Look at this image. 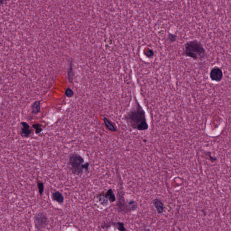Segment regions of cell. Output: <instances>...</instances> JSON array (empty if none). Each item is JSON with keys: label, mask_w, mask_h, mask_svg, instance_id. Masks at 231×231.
Instances as JSON below:
<instances>
[{"label": "cell", "mask_w": 231, "mask_h": 231, "mask_svg": "<svg viewBox=\"0 0 231 231\" xmlns=\"http://www.w3.org/2000/svg\"><path fill=\"white\" fill-rule=\"evenodd\" d=\"M125 121L132 128L138 131H144L148 124L144 110L135 98L132 107L124 116Z\"/></svg>", "instance_id": "6da1fadb"}, {"label": "cell", "mask_w": 231, "mask_h": 231, "mask_svg": "<svg viewBox=\"0 0 231 231\" xmlns=\"http://www.w3.org/2000/svg\"><path fill=\"white\" fill-rule=\"evenodd\" d=\"M183 54L195 60H203L206 56V51L202 43L196 40L190 41L185 43Z\"/></svg>", "instance_id": "7a4b0ae2"}, {"label": "cell", "mask_w": 231, "mask_h": 231, "mask_svg": "<svg viewBox=\"0 0 231 231\" xmlns=\"http://www.w3.org/2000/svg\"><path fill=\"white\" fill-rule=\"evenodd\" d=\"M90 163H84V159L78 153H73L69 156V167L72 172L77 176H81L84 171H88Z\"/></svg>", "instance_id": "3957f363"}, {"label": "cell", "mask_w": 231, "mask_h": 231, "mask_svg": "<svg viewBox=\"0 0 231 231\" xmlns=\"http://www.w3.org/2000/svg\"><path fill=\"white\" fill-rule=\"evenodd\" d=\"M49 220L47 214L44 212L40 211L36 214L34 217V224L37 230H43L49 225Z\"/></svg>", "instance_id": "277c9868"}, {"label": "cell", "mask_w": 231, "mask_h": 231, "mask_svg": "<svg viewBox=\"0 0 231 231\" xmlns=\"http://www.w3.org/2000/svg\"><path fill=\"white\" fill-rule=\"evenodd\" d=\"M210 75L212 81L219 82L222 80L223 72L220 68L218 66H215L211 70Z\"/></svg>", "instance_id": "5b68a950"}, {"label": "cell", "mask_w": 231, "mask_h": 231, "mask_svg": "<svg viewBox=\"0 0 231 231\" xmlns=\"http://www.w3.org/2000/svg\"><path fill=\"white\" fill-rule=\"evenodd\" d=\"M21 134L23 137H28L31 134L32 131L30 129V125L26 122H22L21 123Z\"/></svg>", "instance_id": "8992f818"}, {"label": "cell", "mask_w": 231, "mask_h": 231, "mask_svg": "<svg viewBox=\"0 0 231 231\" xmlns=\"http://www.w3.org/2000/svg\"><path fill=\"white\" fill-rule=\"evenodd\" d=\"M52 198L53 201L57 202L60 204L63 203L64 201V197L62 193L59 191H56L52 193Z\"/></svg>", "instance_id": "52a82bcc"}, {"label": "cell", "mask_w": 231, "mask_h": 231, "mask_svg": "<svg viewBox=\"0 0 231 231\" xmlns=\"http://www.w3.org/2000/svg\"><path fill=\"white\" fill-rule=\"evenodd\" d=\"M153 204H154L155 208H156V210L159 214H162L164 210V206L163 203L159 199H155L153 201Z\"/></svg>", "instance_id": "ba28073f"}, {"label": "cell", "mask_w": 231, "mask_h": 231, "mask_svg": "<svg viewBox=\"0 0 231 231\" xmlns=\"http://www.w3.org/2000/svg\"><path fill=\"white\" fill-rule=\"evenodd\" d=\"M103 120L104 124H105V126L107 127V129H109V131H116V130L115 126L110 122L109 119L105 117V118H103Z\"/></svg>", "instance_id": "9c48e42d"}, {"label": "cell", "mask_w": 231, "mask_h": 231, "mask_svg": "<svg viewBox=\"0 0 231 231\" xmlns=\"http://www.w3.org/2000/svg\"><path fill=\"white\" fill-rule=\"evenodd\" d=\"M33 113L37 114L40 109V101H36L32 104L31 107Z\"/></svg>", "instance_id": "30bf717a"}, {"label": "cell", "mask_w": 231, "mask_h": 231, "mask_svg": "<svg viewBox=\"0 0 231 231\" xmlns=\"http://www.w3.org/2000/svg\"><path fill=\"white\" fill-rule=\"evenodd\" d=\"M106 196L111 202L115 201L116 197L112 189H109L106 194Z\"/></svg>", "instance_id": "8fae6325"}, {"label": "cell", "mask_w": 231, "mask_h": 231, "mask_svg": "<svg viewBox=\"0 0 231 231\" xmlns=\"http://www.w3.org/2000/svg\"><path fill=\"white\" fill-rule=\"evenodd\" d=\"M98 198L99 201H100V203L102 205L105 206V205H107V204H108V198L106 197V195H100L98 196Z\"/></svg>", "instance_id": "7c38bea8"}, {"label": "cell", "mask_w": 231, "mask_h": 231, "mask_svg": "<svg viewBox=\"0 0 231 231\" xmlns=\"http://www.w3.org/2000/svg\"><path fill=\"white\" fill-rule=\"evenodd\" d=\"M37 185H38L39 193L41 195H42L44 191V184L42 182H38Z\"/></svg>", "instance_id": "4fadbf2b"}, {"label": "cell", "mask_w": 231, "mask_h": 231, "mask_svg": "<svg viewBox=\"0 0 231 231\" xmlns=\"http://www.w3.org/2000/svg\"><path fill=\"white\" fill-rule=\"evenodd\" d=\"M177 39V36L175 34L172 33H169L168 35V40L170 42L174 43L176 41Z\"/></svg>", "instance_id": "5bb4252c"}, {"label": "cell", "mask_w": 231, "mask_h": 231, "mask_svg": "<svg viewBox=\"0 0 231 231\" xmlns=\"http://www.w3.org/2000/svg\"><path fill=\"white\" fill-rule=\"evenodd\" d=\"M33 127L35 130V132L36 134H39L42 131V128L41 127L40 125L39 124L33 125Z\"/></svg>", "instance_id": "9a60e30c"}, {"label": "cell", "mask_w": 231, "mask_h": 231, "mask_svg": "<svg viewBox=\"0 0 231 231\" xmlns=\"http://www.w3.org/2000/svg\"><path fill=\"white\" fill-rule=\"evenodd\" d=\"M116 225H117V229H118V230H126L125 229V228L124 224L123 223H116Z\"/></svg>", "instance_id": "2e32d148"}, {"label": "cell", "mask_w": 231, "mask_h": 231, "mask_svg": "<svg viewBox=\"0 0 231 231\" xmlns=\"http://www.w3.org/2000/svg\"><path fill=\"white\" fill-rule=\"evenodd\" d=\"M65 95L69 98H71L73 96V91L70 88H68L65 91Z\"/></svg>", "instance_id": "e0dca14e"}, {"label": "cell", "mask_w": 231, "mask_h": 231, "mask_svg": "<svg viewBox=\"0 0 231 231\" xmlns=\"http://www.w3.org/2000/svg\"><path fill=\"white\" fill-rule=\"evenodd\" d=\"M145 55L148 58H151L153 57L154 53H153V51L152 50L149 49L145 52Z\"/></svg>", "instance_id": "ac0fdd59"}, {"label": "cell", "mask_w": 231, "mask_h": 231, "mask_svg": "<svg viewBox=\"0 0 231 231\" xmlns=\"http://www.w3.org/2000/svg\"><path fill=\"white\" fill-rule=\"evenodd\" d=\"M68 76H69V79L70 82L72 80L73 74H72V68L71 66L70 67V71L68 73Z\"/></svg>", "instance_id": "d6986e66"}]
</instances>
